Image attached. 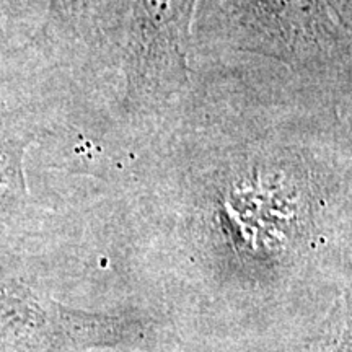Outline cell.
Returning <instances> with one entry per match:
<instances>
[{
  "label": "cell",
  "mask_w": 352,
  "mask_h": 352,
  "mask_svg": "<svg viewBox=\"0 0 352 352\" xmlns=\"http://www.w3.org/2000/svg\"><path fill=\"white\" fill-rule=\"evenodd\" d=\"M151 321L64 305L46 290L0 266V344L30 352H87L138 346Z\"/></svg>",
  "instance_id": "obj_1"
},
{
  "label": "cell",
  "mask_w": 352,
  "mask_h": 352,
  "mask_svg": "<svg viewBox=\"0 0 352 352\" xmlns=\"http://www.w3.org/2000/svg\"><path fill=\"white\" fill-rule=\"evenodd\" d=\"M228 39L296 69L349 57V30L324 0H217Z\"/></svg>",
  "instance_id": "obj_2"
},
{
  "label": "cell",
  "mask_w": 352,
  "mask_h": 352,
  "mask_svg": "<svg viewBox=\"0 0 352 352\" xmlns=\"http://www.w3.org/2000/svg\"><path fill=\"white\" fill-rule=\"evenodd\" d=\"M196 0H132L124 46L126 103L151 108L188 83V46Z\"/></svg>",
  "instance_id": "obj_3"
},
{
  "label": "cell",
  "mask_w": 352,
  "mask_h": 352,
  "mask_svg": "<svg viewBox=\"0 0 352 352\" xmlns=\"http://www.w3.org/2000/svg\"><path fill=\"white\" fill-rule=\"evenodd\" d=\"M39 135L36 114L26 107H12L0 96V235L30 212L25 157Z\"/></svg>",
  "instance_id": "obj_4"
},
{
  "label": "cell",
  "mask_w": 352,
  "mask_h": 352,
  "mask_svg": "<svg viewBox=\"0 0 352 352\" xmlns=\"http://www.w3.org/2000/svg\"><path fill=\"white\" fill-rule=\"evenodd\" d=\"M300 352H351V296L338 298L327 318L303 342Z\"/></svg>",
  "instance_id": "obj_5"
},
{
  "label": "cell",
  "mask_w": 352,
  "mask_h": 352,
  "mask_svg": "<svg viewBox=\"0 0 352 352\" xmlns=\"http://www.w3.org/2000/svg\"><path fill=\"white\" fill-rule=\"evenodd\" d=\"M28 0H0V50L8 46L28 21Z\"/></svg>",
  "instance_id": "obj_6"
},
{
  "label": "cell",
  "mask_w": 352,
  "mask_h": 352,
  "mask_svg": "<svg viewBox=\"0 0 352 352\" xmlns=\"http://www.w3.org/2000/svg\"><path fill=\"white\" fill-rule=\"evenodd\" d=\"M338 16L342 26L351 30V0H324Z\"/></svg>",
  "instance_id": "obj_7"
},
{
  "label": "cell",
  "mask_w": 352,
  "mask_h": 352,
  "mask_svg": "<svg viewBox=\"0 0 352 352\" xmlns=\"http://www.w3.org/2000/svg\"><path fill=\"white\" fill-rule=\"evenodd\" d=\"M74 0H50V7L47 10L54 19H64L72 10Z\"/></svg>",
  "instance_id": "obj_8"
}]
</instances>
